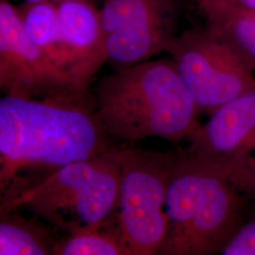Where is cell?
I'll return each mask as SVG.
<instances>
[{
	"instance_id": "1",
	"label": "cell",
	"mask_w": 255,
	"mask_h": 255,
	"mask_svg": "<svg viewBox=\"0 0 255 255\" xmlns=\"http://www.w3.org/2000/svg\"><path fill=\"white\" fill-rule=\"evenodd\" d=\"M118 146L101 126L89 94L49 100L6 95L0 101V197L27 172L51 173Z\"/></svg>"
},
{
	"instance_id": "2",
	"label": "cell",
	"mask_w": 255,
	"mask_h": 255,
	"mask_svg": "<svg viewBox=\"0 0 255 255\" xmlns=\"http://www.w3.org/2000/svg\"><path fill=\"white\" fill-rule=\"evenodd\" d=\"M94 107L115 142L132 144L147 137L178 142L201 125L197 104L172 60L146 61L105 76L96 88Z\"/></svg>"
},
{
	"instance_id": "3",
	"label": "cell",
	"mask_w": 255,
	"mask_h": 255,
	"mask_svg": "<svg viewBox=\"0 0 255 255\" xmlns=\"http://www.w3.org/2000/svg\"><path fill=\"white\" fill-rule=\"evenodd\" d=\"M246 198L224 174L181 151L168 187L167 234L160 255H221L246 222Z\"/></svg>"
},
{
	"instance_id": "4",
	"label": "cell",
	"mask_w": 255,
	"mask_h": 255,
	"mask_svg": "<svg viewBox=\"0 0 255 255\" xmlns=\"http://www.w3.org/2000/svg\"><path fill=\"white\" fill-rule=\"evenodd\" d=\"M122 149L118 146L58 168L0 199V212L27 210L66 235L102 224L117 207Z\"/></svg>"
},
{
	"instance_id": "5",
	"label": "cell",
	"mask_w": 255,
	"mask_h": 255,
	"mask_svg": "<svg viewBox=\"0 0 255 255\" xmlns=\"http://www.w3.org/2000/svg\"><path fill=\"white\" fill-rule=\"evenodd\" d=\"M180 153L123 146L118 203L111 218L130 255H160L167 234L166 196Z\"/></svg>"
},
{
	"instance_id": "6",
	"label": "cell",
	"mask_w": 255,
	"mask_h": 255,
	"mask_svg": "<svg viewBox=\"0 0 255 255\" xmlns=\"http://www.w3.org/2000/svg\"><path fill=\"white\" fill-rule=\"evenodd\" d=\"M164 51L171 55L200 113L213 114L255 83V73L205 26L177 34Z\"/></svg>"
},
{
	"instance_id": "7",
	"label": "cell",
	"mask_w": 255,
	"mask_h": 255,
	"mask_svg": "<svg viewBox=\"0 0 255 255\" xmlns=\"http://www.w3.org/2000/svg\"><path fill=\"white\" fill-rule=\"evenodd\" d=\"M182 0H102L107 59L121 67L148 61L177 35Z\"/></svg>"
},
{
	"instance_id": "8",
	"label": "cell",
	"mask_w": 255,
	"mask_h": 255,
	"mask_svg": "<svg viewBox=\"0 0 255 255\" xmlns=\"http://www.w3.org/2000/svg\"><path fill=\"white\" fill-rule=\"evenodd\" d=\"M0 86L6 95L27 100L88 95L27 36L17 8L0 1Z\"/></svg>"
},
{
	"instance_id": "9",
	"label": "cell",
	"mask_w": 255,
	"mask_h": 255,
	"mask_svg": "<svg viewBox=\"0 0 255 255\" xmlns=\"http://www.w3.org/2000/svg\"><path fill=\"white\" fill-rule=\"evenodd\" d=\"M182 151L196 164L229 178L255 150V83L210 115Z\"/></svg>"
},
{
	"instance_id": "10",
	"label": "cell",
	"mask_w": 255,
	"mask_h": 255,
	"mask_svg": "<svg viewBox=\"0 0 255 255\" xmlns=\"http://www.w3.org/2000/svg\"><path fill=\"white\" fill-rule=\"evenodd\" d=\"M59 9L64 69L74 85L88 92V85L108 61L101 11L90 1H66Z\"/></svg>"
},
{
	"instance_id": "11",
	"label": "cell",
	"mask_w": 255,
	"mask_h": 255,
	"mask_svg": "<svg viewBox=\"0 0 255 255\" xmlns=\"http://www.w3.org/2000/svg\"><path fill=\"white\" fill-rule=\"evenodd\" d=\"M205 27L255 72V9L235 0H197Z\"/></svg>"
},
{
	"instance_id": "12",
	"label": "cell",
	"mask_w": 255,
	"mask_h": 255,
	"mask_svg": "<svg viewBox=\"0 0 255 255\" xmlns=\"http://www.w3.org/2000/svg\"><path fill=\"white\" fill-rule=\"evenodd\" d=\"M58 239L36 216L26 218L18 209L0 212L1 255H52Z\"/></svg>"
},
{
	"instance_id": "13",
	"label": "cell",
	"mask_w": 255,
	"mask_h": 255,
	"mask_svg": "<svg viewBox=\"0 0 255 255\" xmlns=\"http://www.w3.org/2000/svg\"><path fill=\"white\" fill-rule=\"evenodd\" d=\"M17 10L27 36L66 73L58 5L51 0L25 2Z\"/></svg>"
},
{
	"instance_id": "14",
	"label": "cell",
	"mask_w": 255,
	"mask_h": 255,
	"mask_svg": "<svg viewBox=\"0 0 255 255\" xmlns=\"http://www.w3.org/2000/svg\"><path fill=\"white\" fill-rule=\"evenodd\" d=\"M52 255H130L110 217L99 225L59 238Z\"/></svg>"
},
{
	"instance_id": "15",
	"label": "cell",
	"mask_w": 255,
	"mask_h": 255,
	"mask_svg": "<svg viewBox=\"0 0 255 255\" xmlns=\"http://www.w3.org/2000/svg\"><path fill=\"white\" fill-rule=\"evenodd\" d=\"M221 255H255V217L242 225Z\"/></svg>"
},
{
	"instance_id": "16",
	"label": "cell",
	"mask_w": 255,
	"mask_h": 255,
	"mask_svg": "<svg viewBox=\"0 0 255 255\" xmlns=\"http://www.w3.org/2000/svg\"><path fill=\"white\" fill-rule=\"evenodd\" d=\"M230 179L238 191L255 200V150Z\"/></svg>"
},
{
	"instance_id": "17",
	"label": "cell",
	"mask_w": 255,
	"mask_h": 255,
	"mask_svg": "<svg viewBox=\"0 0 255 255\" xmlns=\"http://www.w3.org/2000/svg\"><path fill=\"white\" fill-rule=\"evenodd\" d=\"M249 9H255V0H235Z\"/></svg>"
},
{
	"instance_id": "18",
	"label": "cell",
	"mask_w": 255,
	"mask_h": 255,
	"mask_svg": "<svg viewBox=\"0 0 255 255\" xmlns=\"http://www.w3.org/2000/svg\"><path fill=\"white\" fill-rule=\"evenodd\" d=\"M53 1L56 4H59V3H62V2H66V1H77V0H51ZM82 1H90L93 2V0H82Z\"/></svg>"
},
{
	"instance_id": "19",
	"label": "cell",
	"mask_w": 255,
	"mask_h": 255,
	"mask_svg": "<svg viewBox=\"0 0 255 255\" xmlns=\"http://www.w3.org/2000/svg\"><path fill=\"white\" fill-rule=\"evenodd\" d=\"M25 2H37V1H45V0H24Z\"/></svg>"
}]
</instances>
